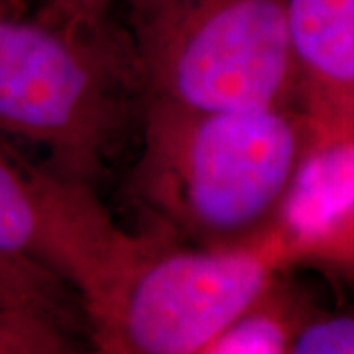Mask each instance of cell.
Here are the masks:
<instances>
[{
	"mask_svg": "<svg viewBox=\"0 0 354 354\" xmlns=\"http://www.w3.org/2000/svg\"><path fill=\"white\" fill-rule=\"evenodd\" d=\"M319 311L315 295L291 276V268H286L207 344L203 354H293L301 330Z\"/></svg>",
	"mask_w": 354,
	"mask_h": 354,
	"instance_id": "obj_7",
	"label": "cell"
},
{
	"mask_svg": "<svg viewBox=\"0 0 354 354\" xmlns=\"http://www.w3.org/2000/svg\"><path fill=\"white\" fill-rule=\"evenodd\" d=\"M142 87L124 34L28 18L0 0V134L48 156V165L95 187L128 127Z\"/></svg>",
	"mask_w": 354,
	"mask_h": 354,
	"instance_id": "obj_2",
	"label": "cell"
},
{
	"mask_svg": "<svg viewBox=\"0 0 354 354\" xmlns=\"http://www.w3.org/2000/svg\"><path fill=\"white\" fill-rule=\"evenodd\" d=\"M142 101L295 106L286 0H122Z\"/></svg>",
	"mask_w": 354,
	"mask_h": 354,
	"instance_id": "obj_3",
	"label": "cell"
},
{
	"mask_svg": "<svg viewBox=\"0 0 354 354\" xmlns=\"http://www.w3.org/2000/svg\"><path fill=\"white\" fill-rule=\"evenodd\" d=\"M286 20L313 152L354 134V0H286Z\"/></svg>",
	"mask_w": 354,
	"mask_h": 354,
	"instance_id": "obj_6",
	"label": "cell"
},
{
	"mask_svg": "<svg viewBox=\"0 0 354 354\" xmlns=\"http://www.w3.org/2000/svg\"><path fill=\"white\" fill-rule=\"evenodd\" d=\"M75 353L73 339L38 319L0 309V354Z\"/></svg>",
	"mask_w": 354,
	"mask_h": 354,
	"instance_id": "obj_10",
	"label": "cell"
},
{
	"mask_svg": "<svg viewBox=\"0 0 354 354\" xmlns=\"http://www.w3.org/2000/svg\"><path fill=\"white\" fill-rule=\"evenodd\" d=\"M0 309L38 319L75 337L87 333L77 291L46 266L0 250Z\"/></svg>",
	"mask_w": 354,
	"mask_h": 354,
	"instance_id": "obj_8",
	"label": "cell"
},
{
	"mask_svg": "<svg viewBox=\"0 0 354 354\" xmlns=\"http://www.w3.org/2000/svg\"><path fill=\"white\" fill-rule=\"evenodd\" d=\"M130 189L167 236L230 248L278 227L311 150L295 106L183 109L144 99Z\"/></svg>",
	"mask_w": 354,
	"mask_h": 354,
	"instance_id": "obj_1",
	"label": "cell"
},
{
	"mask_svg": "<svg viewBox=\"0 0 354 354\" xmlns=\"http://www.w3.org/2000/svg\"><path fill=\"white\" fill-rule=\"evenodd\" d=\"M293 354H354V305L325 309L301 330Z\"/></svg>",
	"mask_w": 354,
	"mask_h": 354,
	"instance_id": "obj_11",
	"label": "cell"
},
{
	"mask_svg": "<svg viewBox=\"0 0 354 354\" xmlns=\"http://www.w3.org/2000/svg\"><path fill=\"white\" fill-rule=\"evenodd\" d=\"M286 268L293 270V242L281 221L230 248L191 246L153 228L142 252L85 307L87 337L104 354H203Z\"/></svg>",
	"mask_w": 354,
	"mask_h": 354,
	"instance_id": "obj_4",
	"label": "cell"
},
{
	"mask_svg": "<svg viewBox=\"0 0 354 354\" xmlns=\"http://www.w3.org/2000/svg\"><path fill=\"white\" fill-rule=\"evenodd\" d=\"M148 232L120 228L95 187L36 165L0 134V250L46 266L77 291L83 309L144 248Z\"/></svg>",
	"mask_w": 354,
	"mask_h": 354,
	"instance_id": "obj_5",
	"label": "cell"
},
{
	"mask_svg": "<svg viewBox=\"0 0 354 354\" xmlns=\"http://www.w3.org/2000/svg\"><path fill=\"white\" fill-rule=\"evenodd\" d=\"M293 268H313L354 286V203L295 250Z\"/></svg>",
	"mask_w": 354,
	"mask_h": 354,
	"instance_id": "obj_9",
	"label": "cell"
}]
</instances>
